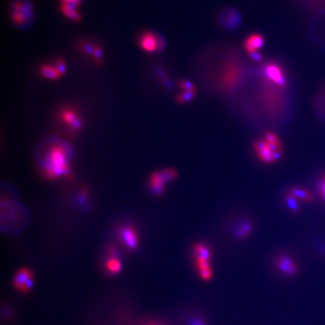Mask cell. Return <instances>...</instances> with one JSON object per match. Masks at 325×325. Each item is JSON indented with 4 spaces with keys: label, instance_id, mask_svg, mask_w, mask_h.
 <instances>
[{
    "label": "cell",
    "instance_id": "6da1fadb",
    "mask_svg": "<svg viewBox=\"0 0 325 325\" xmlns=\"http://www.w3.org/2000/svg\"><path fill=\"white\" fill-rule=\"evenodd\" d=\"M46 155L43 168L46 175L51 179L62 175H67L69 172L68 148L65 144H54L49 147Z\"/></svg>",
    "mask_w": 325,
    "mask_h": 325
},
{
    "label": "cell",
    "instance_id": "7a4b0ae2",
    "mask_svg": "<svg viewBox=\"0 0 325 325\" xmlns=\"http://www.w3.org/2000/svg\"><path fill=\"white\" fill-rule=\"evenodd\" d=\"M263 73L266 82L271 83V84L280 88H286V79L284 70L278 63L275 62L267 63L264 66Z\"/></svg>",
    "mask_w": 325,
    "mask_h": 325
},
{
    "label": "cell",
    "instance_id": "3957f363",
    "mask_svg": "<svg viewBox=\"0 0 325 325\" xmlns=\"http://www.w3.org/2000/svg\"><path fill=\"white\" fill-rule=\"evenodd\" d=\"M254 150L261 161L266 163H274L281 158V152H274L265 140H260L254 144Z\"/></svg>",
    "mask_w": 325,
    "mask_h": 325
},
{
    "label": "cell",
    "instance_id": "277c9868",
    "mask_svg": "<svg viewBox=\"0 0 325 325\" xmlns=\"http://www.w3.org/2000/svg\"><path fill=\"white\" fill-rule=\"evenodd\" d=\"M275 266L279 273L288 276H294L299 272L298 264L288 254H280L275 258Z\"/></svg>",
    "mask_w": 325,
    "mask_h": 325
},
{
    "label": "cell",
    "instance_id": "5b68a950",
    "mask_svg": "<svg viewBox=\"0 0 325 325\" xmlns=\"http://www.w3.org/2000/svg\"><path fill=\"white\" fill-rule=\"evenodd\" d=\"M14 287L21 292L30 291L33 283V275L32 272L27 268L20 269L14 276Z\"/></svg>",
    "mask_w": 325,
    "mask_h": 325
},
{
    "label": "cell",
    "instance_id": "8992f818",
    "mask_svg": "<svg viewBox=\"0 0 325 325\" xmlns=\"http://www.w3.org/2000/svg\"><path fill=\"white\" fill-rule=\"evenodd\" d=\"M121 241L129 250L134 251L139 245V237L135 229L131 226H124L119 229L118 232Z\"/></svg>",
    "mask_w": 325,
    "mask_h": 325
},
{
    "label": "cell",
    "instance_id": "52a82bcc",
    "mask_svg": "<svg viewBox=\"0 0 325 325\" xmlns=\"http://www.w3.org/2000/svg\"><path fill=\"white\" fill-rule=\"evenodd\" d=\"M60 119L64 124L68 125L72 131H76L81 128V121L78 114L72 109H67L62 111Z\"/></svg>",
    "mask_w": 325,
    "mask_h": 325
},
{
    "label": "cell",
    "instance_id": "ba28073f",
    "mask_svg": "<svg viewBox=\"0 0 325 325\" xmlns=\"http://www.w3.org/2000/svg\"><path fill=\"white\" fill-rule=\"evenodd\" d=\"M221 24L227 29H234L241 21L240 14L233 9H226L220 17Z\"/></svg>",
    "mask_w": 325,
    "mask_h": 325
},
{
    "label": "cell",
    "instance_id": "9c48e42d",
    "mask_svg": "<svg viewBox=\"0 0 325 325\" xmlns=\"http://www.w3.org/2000/svg\"><path fill=\"white\" fill-rule=\"evenodd\" d=\"M159 36H157L151 32H147L141 36L139 43L141 48L146 52H154L158 51L159 46Z\"/></svg>",
    "mask_w": 325,
    "mask_h": 325
},
{
    "label": "cell",
    "instance_id": "30bf717a",
    "mask_svg": "<svg viewBox=\"0 0 325 325\" xmlns=\"http://www.w3.org/2000/svg\"><path fill=\"white\" fill-rule=\"evenodd\" d=\"M167 182L163 176L162 171L152 174L150 177L149 183L151 192L157 196L162 195L164 192L165 184Z\"/></svg>",
    "mask_w": 325,
    "mask_h": 325
},
{
    "label": "cell",
    "instance_id": "8fae6325",
    "mask_svg": "<svg viewBox=\"0 0 325 325\" xmlns=\"http://www.w3.org/2000/svg\"><path fill=\"white\" fill-rule=\"evenodd\" d=\"M264 41H265L262 35L259 33H253L244 40L243 46L249 54H251L262 48L264 46Z\"/></svg>",
    "mask_w": 325,
    "mask_h": 325
},
{
    "label": "cell",
    "instance_id": "7c38bea8",
    "mask_svg": "<svg viewBox=\"0 0 325 325\" xmlns=\"http://www.w3.org/2000/svg\"><path fill=\"white\" fill-rule=\"evenodd\" d=\"M26 12H29V9L26 7L24 3H20V2L14 3L13 5V21L17 25H22V24L25 23L27 17V14Z\"/></svg>",
    "mask_w": 325,
    "mask_h": 325
},
{
    "label": "cell",
    "instance_id": "4fadbf2b",
    "mask_svg": "<svg viewBox=\"0 0 325 325\" xmlns=\"http://www.w3.org/2000/svg\"><path fill=\"white\" fill-rule=\"evenodd\" d=\"M105 270L112 275L117 274L121 270V262L115 254V249L110 251V256L105 264Z\"/></svg>",
    "mask_w": 325,
    "mask_h": 325
},
{
    "label": "cell",
    "instance_id": "5bb4252c",
    "mask_svg": "<svg viewBox=\"0 0 325 325\" xmlns=\"http://www.w3.org/2000/svg\"><path fill=\"white\" fill-rule=\"evenodd\" d=\"M289 193L297 200L305 202V203H312L315 200L313 193L306 189L292 188L290 190Z\"/></svg>",
    "mask_w": 325,
    "mask_h": 325
},
{
    "label": "cell",
    "instance_id": "9a60e30c",
    "mask_svg": "<svg viewBox=\"0 0 325 325\" xmlns=\"http://www.w3.org/2000/svg\"><path fill=\"white\" fill-rule=\"evenodd\" d=\"M193 254L197 258L205 259V260H211L212 258V251L209 247L203 243H197L193 246Z\"/></svg>",
    "mask_w": 325,
    "mask_h": 325
},
{
    "label": "cell",
    "instance_id": "2e32d148",
    "mask_svg": "<svg viewBox=\"0 0 325 325\" xmlns=\"http://www.w3.org/2000/svg\"><path fill=\"white\" fill-rule=\"evenodd\" d=\"M76 7L73 3H63L61 6V11L69 18L75 21H78L81 20V16L79 13L77 12Z\"/></svg>",
    "mask_w": 325,
    "mask_h": 325
},
{
    "label": "cell",
    "instance_id": "e0dca14e",
    "mask_svg": "<svg viewBox=\"0 0 325 325\" xmlns=\"http://www.w3.org/2000/svg\"><path fill=\"white\" fill-rule=\"evenodd\" d=\"M41 73L43 77L48 79L56 80L61 76L56 67L51 65L42 66L41 67Z\"/></svg>",
    "mask_w": 325,
    "mask_h": 325
},
{
    "label": "cell",
    "instance_id": "ac0fdd59",
    "mask_svg": "<svg viewBox=\"0 0 325 325\" xmlns=\"http://www.w3.org/2000/svg\"><path fill=\"white\" fill-rule=\"evenodd\" d=\"M185 325H208V321L202 314L193 313L187 317Z\"/></svg>",
    "mask_w": 325,
    "mask_h": 325
},
{
    "label": "cell",
    "instance_id": "d6986e66",
    "mask_svg": "<svg viewBox=\"0 0 325 325\" xmlns=\"http://www.w3.org/2000/svg\"><path fill=\"white\" fill-rule=\"evenodd\" d=\"M251 230H252V225L250 222H244L238 227L235 235L238 239L246 238L250 234Z\"/></svg>",
    "mask_w": 325,
    "mask_h": 325
},
{
    "label": "cell",
    "instance_id": "ffe728a7",
    "mask_svg": "<svg viewBox=\"0 0 325 325\" xmlns=\"http://www.w3.org/2000/svg\"><path fill=\"white\" fill-rule=\"evenodd\" d=\"M286 204L288 209L293 212H299L300 211V206H299L298 200L294 198L291 193H288L286 197Z\"/></svg>",
    "mask_w": 325,
    "mask_h": 325
},
{
    "label": "cell",
    "instance_id": "44dd1931",
    "mask_svg": "<svg viewBox=\"0 0 325 325\" xmlns=\"http://www.w3.org/2000/svg\"><path fill=\"white\" fill-rule=\"evenodd\" d=\"M196 91H183L176 97V100L179 103H185L192 100L195 97Z\"/></svg>",
    "mask_w": 325,
    "mask_h": 325
},
{
    "label": "cell",
    "instance_id": "7402d4cb",
    "mask_svg": "<svg viewBox=\"0 0 325 325\" xmlns=\"http://www.w3.org/2000/svg\"><path fill=\"white\" fill-rule=\"evenodd\" d=\"M178 84L183 91H196V88L193 85V83L186 80H180Z\"/></svg>",
    "mask_w": 325,
    "mask_h": 325
},
{
    "label": "cell",
    "instance_id": "603a6c76",
    "mask_svg": "<svg viewBox=\"0 0 325 325\" xmlns=\"http://www.w3.org/2000/svg\"><path fill=\"white\" fill-rule=\"evenodd\" d=\"M318 189L321 198L325 202V174L318 182Z\"/></svg>",
    "mask_w": 325,
    "mask_h": 325
},
{
    "label": "cell",
    "instance_id": "cb8c5ba5",
    "mask_svg": "<svg viewBox=\"0 0 325 325\" xmlns=\"http://www.w3.org/2000/svg\"><path fill=\"white\" fill-rule=\"evenodd\" d=\"M55 67L60 75H63L66 72V64L63 60H58L55 63Z\"/></svg>",
    "mask_w": 325,
    "mask_h": 325
},
{
    "label": "cell",
    "instance_id": "d4e9b609",
    "mask_svg": "<svg viewBox=\"0 0 325 325\" xmlns=\"http://www.w3.org/2000/svg\"><path fill=\"white\" fill-rule=\"evenodd\" d=\"M141 325H168L166 323L163 322L161 320L158 319H150L147 320L145 322L142 323Z\"/></svg>",
    "mask_w": 325,
    "mask_h": 325
},
{
    "label": "cell",
    "instance_id": "484cf974",
    "mask_svg": "<svg viewBox=\"0 0 325 325\" xmlns=\"http://www.w3.org/2000/svg\"><path fill=\"white\" fill-rule=\"evenodd\" d=\"M249 54L251 58L252 59V60H255V61H261V60H262V55L258 51H255V52L251 53V54Z\"/></svg>",
    "mask_w": 325,
    "mask_h": 325
},
{
    "label": "cell",
    "instance_id": "4316f807",
    "mask_svg": "<svg viewBox=\"0 0 325 325\" xmlns=\"http://www.w3.org/2000/svg\"><path fill=\"white\" fill-rule=\"evenodd\" d=\"M63 3H73L75 6H79L80 0H62Z\"/></svg>",
    "mask_w": 325,
    "mask_h": 325
},
{
    "label": "cell",
    "instance_id": "83f0119b",
    "mask_svg": "<svg viewBox=\"0 0 325 325\" xmlns=\"http://www.w3.org/2000/svg\"><path fill=\"white\" fill-rule=\"evenodd\" d=\"M320 102L322 103V106L324 107L325 110V93L321 96V99H320Z\"/></svg>",
    "mask_w": 325,
    "mask_h": 325
}]
</instances>
